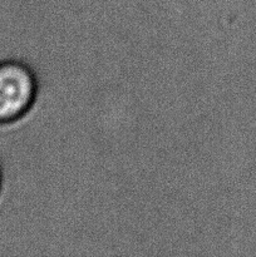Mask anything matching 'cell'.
<instances>
[{"instance_id": "2", "label": "cell", "mask_w": 256, "mask_h": 257, "mask_svg": "<svg viewBox=\"0 0 256 257\" xmlns=\"http://www.w3.org/2000/svg\"><path fill=\"white\" fill-rule=\"evenodd\" d=\"M0 186H2V172H0Z\"/></svg>"}, {"instance_id": "1", "label": "cell", "mask_w": 256, "mask_h": 257, "mask_svg": "<svg viewBox=\"0 0 256 257\" xmlns=\"http://www.w3.org/2000/svg\"><path fill=\"white\" fill-rule=\"evenodd\" d=\"M34 70L15 59L0 62V125L18 122L30 112L38 97Z\"/></svg>"}]
</instances>
